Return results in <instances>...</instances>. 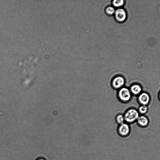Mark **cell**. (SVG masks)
I'll use <instances>...</instances> for the list:
<instances>
[{"instance_id":"obj_4","label":"cell","mask_w":160,"mask_h":160,"mask_svg":"<svg viewBox=\"0 0 160 160\" xmlns=\"http://www.w3.org/2000/svg\"><path fill=\"white\" fill-rule=\"evenodd\" d=\"M124 80L123 77L118 76L114 79L112 84L114 88L118 89L122 87L124 84Z\"/></svg>"},{"instance_id":"obj_10","label":"cell","mask_w":160,"mask_h":160,"mask_svg":"<svg viewBox=\"0 0 160 160\" xmlns=\"http://www.w3.org/2000/svg\"><path fill=\"white\" fill-rule=\"evenodd\" d=\"M106 12L108 14L112 15L115 13V10L113 7L110 6L106 8Z\"/></svg>"},{"instance_id":"obj_2","label":"cell","mask_w":160,"mask_h":160,"mask_svg":"<svg viewBox=\"0 0 160 160\" xmlns=\"http://www.w3.org/2000/svg\"><path fill=\"white\" fill-rule=\"evenodd\" d=\"M119 96L121 100L127 101L130 99L131 95L128 89L124 88L121 89L119 93Z\"/></svg>"},{"instance_id":"obj_1","label":"cell","mask_w":160,"mask_h":160,"mask_svg":"<svg viewBox=\"0 0 160 160\" xmlns=\"http://www.w3.org/2000/svg\"><path fill=\"white\" fill-rule=\"evenodd\" d=\"M139 116V113L136 110L131 109L128 110L125 113L124 119L127 122L131 123L138 119Z\"/></svg>"},{"instance_id":"obj_12","label":"cell","mask_w":160,"mask_h":160,"mask_svg":"<svg viewBox=\"0 0 160 160\" xmlns=\"http://www.w3.org/2000/svg\"><path fill=\"white\" fill-rule=\"evenodd\" d=\"M148 108L146 106L143 105L139 108V111L141 113L144 114L147 111Z\"/></svg>"},{"instance_id":"obj_7","label":"cell","mask_w":160,"mask_h":160,"mask_svg":"<svg viewBox=\"0 0 160 160\" xmlns=\"http://www.w3.org/2000/svg\"><path fill=\"white\" fill-rule=\"evenodd\" d=\"M138 123L142 126H146L148 123V120L145 117L142 116L138 118Z\"/></svg>"},{"instance_id":"obj_5","label":"cell","mask_w":160,"mask_h":160,"mask_svg":"<svg viewBox=\"0 0 160 160\" xmlns=\"http://www.w3.org/2000/svg\"><path fill=\"white\" fill-rule=\"evenodd\" d=\"M130 131L129 125L126 124H121L119 129V132L120 134L123 136L128 135Z\"/></svg>"},{"instance_id":"obj_13","label":"cell","mask_w":160,"mask_h":160,"mask_svg":"<svg viewBox=\"0 0 160 160\" xmlns=\"http://www.w3.org/2000/svg\"><path fill=\"white\" fill-rule=\"evenodd\" d=\"M38 160H45L44 159H38Z\"/></svg>"},{"instance_id":"obj_9","label":"cell","mask_w":160,"mask_h":160,"mask_svg":"<svg viewBox=\"0 0 160 160\" xmlns=\"http://www.w3.org/2000/svg\"><path fill=\"white\" fill-rule=\"evenodd\" d=\"M124 3V1L123 0H115L113 2L114 6L117 7H119L122 6Z\"/></svg>"},{"instance_id":"obj_3","label":"cell","mask_w":160,"mask_h":160,"mask_svg":"<svg viewBox=\"0 0 160 160\" xmlns=\"http://www.w3.org/2000/svg\"><path fill=\"white\" fill-rule=\"evenodd\" d=\"M115 17L116 20L119 22H122L126 20V13L122 8H119L115 11Z\"/></svg>"},{"instance_id":"obj_8","label":"cell","mask_w":160,"mask_h":160,"mask_svg":"<svg viewBox=\"0 0 160 160\" xmlns=\"http://www.w3.org/2000/svg\"><path fill=\"white\" fill-rule=\"evenodd\" d=\"M131 91L132 93L133 94H137L141 92V88L139 85H134L131 87Z\"/></svg>"},{"instance_id":"obj_11","label":"cell","mask_w":160,"mask_h":160,"mask_svg":"<svg viewBox=\"0 0 160 160\" xmlns=\"http://www.w3.org/2000/svg\"><path fill=\"white\" fill-rule=\"evenodd\" d=\"M116 119L119 124H121L124 123V116L122 115H118L117 116Z\"/></svg>"},{"instance_id":"obj_6","label":"cell","mask_w":160,"mask_h":160,"mask_svg":"<svg viewBox=\"0 0 160 160\" xmlns=\"http://www.w3.org/2000/svg\"><path fill=\"white\" fill-rule=\"evenodd\" d=\"M139 101L143 105L147 104L150 101V97L148 94L143 93L141 94L139 97Z\"/></svg>"}]
</instances>
